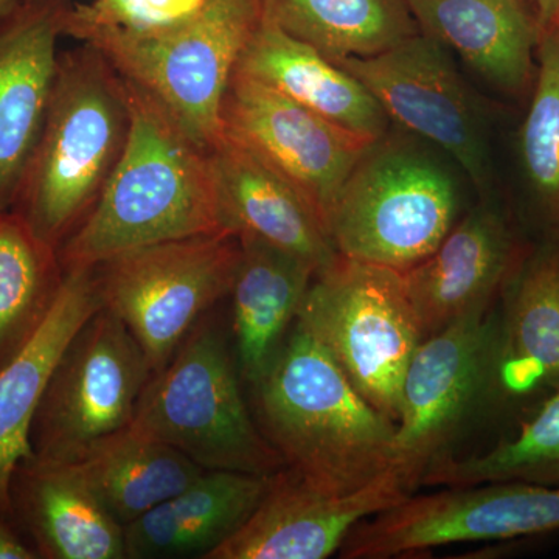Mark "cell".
Masks as SVG:
<instances>
[{"instance_id": "7c38bea8", "label": "cell", "mask_w": 559, "mask_h": 559, "mask_svg": "<svg viewBox=\"0 0 559 559\" xmlns=\"http://www.w3.org/2000/svg\"><path fill=\"white\" fill-rule=\"evenodd\" d=\"M336 66L364 84L390 123L428 140L488 193L491 160L479 106L440 40L419 32L374 57Z\"/></svg>"}, {"instance_id": "484cf974", "label": "cell", "mask_w": 559, "mask_h": 559, "mask_svg": "<svg viewBox=\"0 0 559 559\" xmlns=\"http://www.w3.org/2000/svg\"><path fill=\"white\" fill-rule=\"evenodd\" d=\"M261 16L326 60L369 58L419 33L406 0H259Z\"/></svg>"}, {"instance_id": "2e32d148", "label": "cell", "mask_w": 559, "mask_h": 559, "mask_svg": "<svg viewBox=\"0 0 559 559\" xmlns=\"http://www.w3.org/2000/svg\"><path fill=\"white\" fill-rule=\"evenodd\" d=\"M513 263V238L498 210L485 202L471 210L428 259L403 271L423 341L465 316L488 311Z\"/></svg>"}, {"instance_id": "8992f818", "label": "cell", "mask_w": 559, "mask_h": 559, "mask_svg": "<svg viewBox=\"0 0 559 559\" xmlns=\"http://www.w3.org/2000/svg\"><path fill=\"white\" fill-rule=\"evenodd\" d=\"M261 17L259 0H205L197 16L165 32L92 28L75 39L100 50L121 79L209 151L221 139L224 95Z\"/></svg>"}, {"instance_id": "ba28073f", "label": "cell", "mask_w": 559, "mask_h": 559, "mask_svg": "<svg viewBox=\"0 0 559 559\" xmlns=\"http://www.w3.org/2000/svg\"><path fill=\"white\" fill-rule=\"evenodd\" d=\"M238 260L237 235L218 231L128 250L92 267L102 307L127 325L156 373L229 296Z\"/></svg>"}, {"instance_id": "52a82bcc", "label": "cell", "mask_w": 559, "mask_h": 559, "mask_svg": "<svg viewBox=\"0 0 559 559\" xmlns=\"http://www.w3.org/2000/svg\"><path fill=\"white\" fill-rule=\"evenodd\" d=\"M296 323L396 425L404 378L423 342L403 272L340 255L312 278Z\"/></svg>"}, {"instance_id": "30bf717a", "label": "cell", "mask_w": 559, "mask_h": 559, "mask_svg": "<svg viewBox=\"0 0 559 559\" xmlns=\"http://www.w3.org/2000/svg\"><path fill=\"white\" fill-rule=\"evenodd\" d=\"M500 320L473 312L418 345L404 378L393 471L409 495L448 457L460 426L498 389Z\"/></svg>"}, {"instance_id": "7402d4cb", "label": "cell", "mask_w": 559, "mask_h": 559, "mask_svg": "<svg viewBox=\"0 0 559 559\" xmlns=\"http://www.w3.org/2000/svg\"><path fill=\"white\" fill-rule=\"evenodd\" d=\"M240 260L230 288L231 349L241 380L252 385L266 373L301 301L318 274L307 261L240 235Z\"/></svg>"}, {"instance_id": "44dd1931", "label": "cell", "mask_w": 559, "mask_h": 559, "mask_svg": "<svg viewBox=\"0 0 559 559\" xmlns=\"http://www.w3.org/2000/svg\"><path fill=\"white\" fill-rule=\"evenodd\" d=\"M60 297L31 344L0 371V518L11 522L10 481L33 454L31 432L55 364L80 326L100 310L94 267L64 270Z\"/></svg>"}, {"instance_id": "836d02e7", "label": "cell", "mask_w": 559, "mask_h": 559, "mask_svg": "<svg viewBox=\"0 0 559 559\" xmlns=\"http://www.w3.org/2000/svg\"><path fill=\"white\" fill-rule=\"evenodd\" d=\"M559 28V27H558Z\"/></svg>"}, {"instance_id": "d6986e66", "label": "cell", "mask_w": 559, "mask_h": 559, "mask_svg": "<svg viewBox=\"0 0 559 559\" xmlns=\"http://www.w3.org/2000/svg\"><path fill=\"white\" fill-rule=\"evenodd\" d=\"M271 476L207 471L193 484L124 527L130 559H207L248 521Z\"/></svg>"}, {"instance_id": "1f68e13d", "label": "cell", "mask_w": 559, "mask_h": 559, "mask_svg": "<svg viewBox=\"0 0 559 559\" xmlns=\"http://www.w3.org/2000/svg\"><path fill=\"white\" fill-rule=\"evenodd\" d=\"M540 36L559 27V0H535Z\"/></svg>"}, {"instance_id": "d6a6232c", "label": "cell", "mask_w": 559, "mask_h": 559, "mask_svg": "<svg viewBox=\"0 0 559 559\" xmlns=\"http://www.w3.org/2000/svg\"><path fill=\"white\" fill-rule=\"evenodd\" d=\"M22 3V0H0V20L13 13Z\"/></svg>"}, {"instance_id": "9a60e30c", "label": "cell", "mask_w": 559, "mask_h": 559, "mask_svg": "<svg viewBox=\"0 0 559 559\" xmlns=\"http://www.w3.org/2000/svg\"><path fill=\"white\" fill-rule=\"evenodd\" d=\"M73 0H22L0 20V213L13 209L57 80Z\"/></svg>"}, {"instance_id": "ac0fdd59", "label": "cell", "mask_w": 559, "mask_h": 559, "mask_svg": "<svg viewBox=\"0 0 559 559\" xmlns=\"http://www.w3.org/2000/svg\"><path fill=\"white\" fill-rule=\"evenodd\" d=\"M209 160L223 230L259 238L307 261L316 272L340 257L308 201L255 154L221 135Z\"/></svg>"}, {"instance_id": "4dcf8cb0", "label": "cell", "mask_w": 559, "mask_h": 559, "mask_svg": "<svg viewBox=\"0 0 559 559\" xmlns=\"http://www.w3.org/2000/svg\"><path fill=\"white\" fill-rule=\"evenodd\" d=\"M0 559H39L13 522L0 518Z\"/></svg>"}, {"instance_id": "8fae6325", "label": "cell", "mask_w": 559, "mask_h": 559, "mask_svg": "<svg viewBox=\"0 0 559 559\" xmlns=\"http://www.w3.org/2000/svg\"><path fill=\"white\" fill-rule=\"evenodd\" d=\"M359 522L341 546L344 559H385L459 543L502 540L559 530V487L491 481L407 496Z\"/></svg>"}, {"instance_id": "d4e9b609", "label": "cell", "mask_w": 559, "mask_h": 559, "mask_svg": "<svg viewBox=\"0 0 559 559\" xmlns=\"http://www.w3.org/2000/svg\"><path fill=\"white\" fill-rule=\"evenodd\" d=\"M75 465L123 527L183 491L205 471L170 444L131 428L95 444Z\"/></svg>"}, {"instance_id": "5bb4252c", "label": "cell", "mask_w": 559, "mask_h": 559, "mask_svg": "<svg viewBox=\"0 0 559 559\" xmlns=\"http://www.w3.org/2000/svg\"><path fill=\"white\" fill-rule=\"evenodd\" d=\"M411 496L395 471L352 492H331L283 468L257 509L207 559H325L359 522Z\"/></svg>"}, {"instance_id": "ffe728a7", "label": "cell", "mask_w": 559, "mask_h": 559, "mask_svg": "<svg viewBox=\"0 0 559 559\" xmlns=\"http://www.w3.org/2000/svg\"><path fill=\"white\" fill-rule=\"evenodd\" d=\"M235 72L362 138L378 140L389 132V117L360 81L264 17Z\"/></svg>"}, {"instance_id": "277c9868", "label": "cell", "mask_w": 559, "mask_h": 559, "mask_svg": "<svg viewBox=\"0 0 559 559\" xmlns=\"http://www.w3.org/2000/svg\"><path fill=\"white\" fill-rule=\"evenodd\" d=\"M241 382L229 340L209 312L167 366L151 374L130 428L202 469L271 476L285 462L257 425Z\"/></svg>"}, {"instance_id": "f1b7e54d", "label": "cell", "mask_w": 559, "mask_h": 559, "mask_svg": "<svg viewBox=\"0 0 559 559\" xmlns=\"http://www.w3.org/2000/svg\"><path fill=\"white\" fill-rule=\"evenodd\" d=\"M538 81L521 130L525 175L544 212L559 229V28L538 44Z\"/></svg>"}, {"instance_id": "e0dca14e", "label": "cell", "mask_w": 559, "mask_h": 559, "mask_svg": "<svg viewBox=\"0 0 559 559\" xmlns=\"http://www.w3.org/2000/svg\"><path fill=\"white\" fill-rule=\"evenodd\" d=\"M11 522L39 559H127L124 527L75 463L31 454L10 481Z\"/></svg>"}, {"instance_id": "5b68a950", "label": "cell", "mask_w": 559, "mask_h": 559, "mask_svg": "<svg viewBox=\"0 0 559 559\" xmlns=\"http://www.w3.org/2000/svg\"><path fill=\"white\" fill-rule=\"evenodd\" d=\"M457 180L411 140H374L331 209L326 230L345 259L406 271L428 259L457 223Z\"/></svg>"}, {"instance_id": "7a4b0ae2", "label": "cell", "mask_w": 559, "mask_h": 559, "mask_svg": "<svg viewBox=\"0 0 559 559\" xmlns=\"http://www.w3.org/2000/svg\"><path fill=\"white\" fill-rule=\"evenodd\" d=\"M128 86L132 124L127 148L90 215L58 250L62 270L92 267L157 242L226 231L209 151Z\"/></svg>"}, {"instance_id": "f546056e", "label": "cell", "mask_w": 559, "mask_h": 559, "mask_svg": "<svg viewBox=\"0 0 559 559\" xmlns=\"http://www.w3.org/2000/svg\"><path fill=\"white\" fill-rule=\"evenodd\" d=\"M205 0H91L73 2L66 14L64 36L92 28L127 35H154L197 16Z\"/></svg>"}, {"instance_id": "4316f807", "label": "cell", "mask_w": 559, "mask_h": 559, "mask_svg": "<svg viewBox=\"0 0 559 559\" xmlns=\"http://www.w3.org/2000/svg\"><path fill=\"white\" fill-rule=\"evenodd\" d=\"M64 275L58 250L16 213H0V371L43 329Z\"/></svg>"}, {"instance_id": "6da1fadb", "label": "cell", "mask_w": 559, "mask_h": 559, "mask_svg": "<svg viewBox=\"0 0 559 559\" xmlns=\"http://www.w3.org/2000/svg\"><path fill=\"white\" fill-rule=\"evenodd\" d=\"M250 388L261 432L286 468L314 487L352 492L393 471L395 423L297 323Z\"/></svg>"}, {"instance_id": "603a6c76", "label": "cell", "mask_w": 559, "mask_h": 559, "mask_svg": "<svg viewBox=\"0 0 559 559\" xmlns=\"http://www.w3.org/2000/svg\"><path fill=\"white\" fill-rule=\"evenodd\" d=\"M419 32L459 53L489 83L524 90L540 32L524 0H406Z\"/></svg>"}, {"instance_id": "4fadbf2b", "label": "cell", "mask_w": 559, "mask_h": 559, "mask_svg": "<svg viewBox=\"0 0 559 559\" xmlns=\"http://www.w3.org/2000/svg\"><path fill=\"white\" fill-rule=\"evenodd\" d=\"M221 131L296 187L325 229L342 186L374 142L238 72L221 106Z\"/></svg>"}, {"instance_id": "cb8c5ba5", "label": "cell", "mask_w": 559, "mask_h": 559, "mask_svg": "<svg viewBox=\"0 0 559 559\" xmlns=\"http://www.w3.org/2000/svg\"><path fill=\"white\" fill-rule=\"evenodd\" d=\"M496 385L510 396L559 390V246L547 245L514 278L500 320Z\"/></svg>"}, {"instance_id": "83f0119b", "label": "cell", "mask_w": 559, "mask_h": 559, "mask_svg": "<svg viewBox=\"0 0 559 559\" xmlns=\"http://www.w3.org/2000/svg\"><path fill=\"white\" fill-rule=\"evenodd\" d=\"M491 481H527L559 487V390L521 426L520 432L485 454L444 457L423 485L469 487Z\"/></svg>"}, {"instance_id": "3957f363", "label": "cell", "mask_w": 559, "mask_h": 559, "mask_svg": "<svg viewBox=\"0 0 559 559\" xmlns=\"http://www.w3.org/2000/svg\"><path fill=\"white\" fill-rule=\"evenodd\" d=\"M131 124L130 86L105 55L87 43L60 51L46 121L11 212L60 250L105 190Z\"/></svg>"}, {"instance_id": "9c48e42d", "label": "cell", "mask_w": 559, "mask_h": 559, "mask_svg": "<svg viewBox=\"0 0 559 559\" xmlns=\"http://www.w3.org/2000/svg\"><path fill=\"white\" fill-rule=\"evenodd\" d=\"M153 370L114 312L95 311L55 364L33 418L32 452L76 463L100 441L130 428Z\"/></svg>"}]
</instances>
